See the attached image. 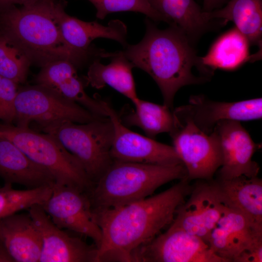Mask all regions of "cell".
Here are the masks:
<instances>
[{
	"label": "cell",
	"instance_id": "cell-2",
	"mask_svg": "<svg viewBox=\"0 0 262 262\" xmlns=\"http://www.w3.org/2000/svg\"><path fill=\"white\" fill-rule=\"evenodd\" d=\"M149 18L145 20L146 33L135 45L123 50L127 58L148 74L159 86L164 104L171 110L177 91L187 85L206 82L213 71L204 66L194 44L175 25L161 30Z\"/></svg>",
	"mask_w": 262,
	"mask_h": 262
},
{
	"label": "cell",
	"instance_id": "cell-16",
	"mask_svg": "<svg viewBox=\"0 0 262 262\" xmlns=\"http://www.w3.org/2000/svg\"><path fill=\"white\" fill-rule=\"evenodd\" d=\"M261 241L262 231L242 213L225 206L210 234L208 244L225 262H234L241 253Z\"/></svg>",
	"mask_w": 262,
	"mask_h": 262
},
{
	"label": "cell",
	"instance_id": "cell-18",
	"mask_svg": "<svg viewBox=\"0 0 262 262\" xmlns=\"http://www.w3.org/2000/svg\"><path fill=\"white\" fill-rule=\"evenodd\" d=\"M220 202L227 208L244 215L262 231V180L244 176L209 180Z\"/></svg>",
	"mask_w": 262,
	"mask_h": 262
},
{
	"label": "cell",
	"instance_id": "cell-20",
	"mask_svg": "<svg viewBox=\"0 0 262 262\" xmlns=\"http://www.w3.org/2000/svg\"><path fill=\"white\" fill-rule=\"evenodd\" d=\"M0 177L5 183L28 189L52 186L55 180L46 169L32 161L15 144L0 136Z\"/></svg>",
	"mask_w": 262,
	"mask_h": 262
},
{
	"label": "cell",
	"instance_id": "cell-23",
	"mask_svg": "<svg viewBox=\"0 0 262 262\" xmlns=\"http://www.w3.org/2000/svg\"><path fill=\"white\" fill-rule=\"evenodd\" d=\"M223 8L204 12L210 20H221L225 25L233 22L250 45L262 49V0H230Z\"/></svg>",
	"mask_w": 262,
	"mask_h": 262
},
{
	"label": "cell",
	"instance_id": "cell-27",
	"mask_svg": "<svg viewBox=\"0 0 262 262\" xmlns=\"http://www.w3.org/2000/svg\"><path fill=\"white\" fill-rule=\"evenodd\" d=\"M31 62L18 48L0 33V75L19 84L26 79Z\"/></svg>",
	"mask_w": 262,
	"mask_h": 262
},
{
	"label": "cell",
	"instance_id": "cell-17",
	"mask_svg": "<svg viewBox=\"0 0 262 262\" xmlns=\"http://www.w3.org/2000/svg\"><path fill=\"white\" fill-rule=\"evenodd\" d=\"M55 13L64 40L68 46L78 52L102 54L104 49L90 46L92 41L97 38L114 40L124 48L128 45L126 41L127 26L118 19L110 21L107 26L95 21H82L67 14L60 2L56 3Z\"/></svg>",
	"mask_w": 262,
	"mask_h": 262
},
{
	"label": "cell",
	"instance_id": "cell-26",
	"mask_svg": "<svg viewBox=\"0 0 262 262\" xmlns=\"http://www.w3.org/2000/svg\"><path fill=\"white\" fill-rule=\"evenodd\" d=\"M11 184L5 183L0 188V219L35 205H42L47 198L43 187L26 190L12 188Z\"/></svg>",
	"mask_w": 262,
	"mask_h": 262
},
{
	"label": "cell",
	"instance_id": "cell-4",
	"mask_svg": "<svg viewBox=\"0 0 262 262\" xmlns=\"http://www.w3.org/2000/svg\"><path fill=\"white\" fill-rule=\"evenodd\" d=\"M186 177L183 164L164 166L113 161L87 194L92 208H115L144 199L161 186Z\"/></svg>",
	"mask_w": 262,
	"mask_h": 262
},
{
	"label": "cell",
	"instance_id": "cell-31",
	"mask_svg": "<svg viewBox=\"0 0 262 262\" xmlns=\"http://www.w3.org/2000/svg\"><path fill=\"white\" fill-rule=\"evenodd\" d=\"M203 5L202 10L203 12H210L221 8L228 0H203Z\"/></svg>",
	"mask_w": 262,
	"mask_h": 262
},
{
	"label": "cell",
	"instance_id": "cell-15",
	"mask_svg": "<svg viewBox=\"0 0 262 262\" xmlns=\"http://www.w3.org/2000/svg\"><path fill=\"white\" fill-rule=\"evenodd\" d=\"M202 180L193 186L189 198L178 207L171 224L208 244L210 234L225 206L217 198L209 180Z\"/></svg>",
	"mask_w": 262,
	"mask_h": 262
},
{
	"label": "cell",
	"instance_id": "cell-29",
	"mask_svg": "<svg viewBox=\"0 0 262 262\" xmlns=\"http://www.w3.org/2000/svg\"><path fill=\"white\" fill-rule=\"evenodd\" d=\"M18 83L0 75V119L6 124L15 120V100Z\"/></svg>",
	"mask_w": 262,
	"mask_h": 262
},
{
	"label": "cell",
	"instance_id": "cell-5",
	"mask_svg": "<svg viewBox=\"0 0 262 262\" xmlns=\"http://www.w3.org/2000/svg\"><path fill=\"white\" fill-rule=\"evenodd\" d=\"M40 128L56 138L79 161L93 185L113 161L110 150L114 129L109 117L80 124L58 121Z\"/></svg>",
	"mask_w": 262,
	"mask_h": 262
},
{
	"label": "cell",
	"instance_id": "cell-14",
	"mask_svg": "<svg viewBox=\"0 0 262 262\" xmlns=\"http://www.w3.org/2000/svg\"><path fill=\"white\" fill-rule=\"evenodd\" d=\"M173 113L192 121L206 133L224 120L237 121L261 119L262 99L255 98L227 102L210 100L202 95L191 96L187 105L175 109Z\"/></svg>",
	"mask_w": 262,
	"mask_h": 262
},
{
	"label": "cell",
	"instance_id": "cell-19",
	"mask_svg": "<svg viewBox=\"0 0 262 262\" xmlns=\"http://www.w3.org/2000/svg\"><path fill=\"white\" fill-rule=\"evenodd\" d=\"M0 241L15 262H39L42 240L29 213H16L0 219Z\"/></svg>",
	"mask_w": 262,
	"mask_h": 262
},
{
	"label": "cell",
	"instance_id": "cell-11",
	"mask_svg": "<svg viewBox=\"0 0 262 262\" xmlns=\"http://www.w3.org/2000/svg\"><path fill=\"white\" fill-rule=\"evenodd\" d=\"M105 108L114 129L110 150L113 161L164 166L182 164L173 146L130 130L121 122L118 114L107 101Z\"/></svg>",
	"mask_w": 262,
	"mask_h": 262
},
{
	"label": "cell",
	"instance_id": "cell-32",
	"mask_svg": "<svg viewBox=\"0 0 262 262\" xmlns=\"http://www.w3.org/2000/svg\"><path fill=\"white\" fill-rule=\"evenodd\" d=\"M39 0H0V8L15 5V4L25 5Z\"/></svg>",
	"mask_w": 262,
	"mask_h": 262
},
{
	"label": "cell",
	"instance_id": "cell-8",
	"mask_svg": "<svg viewBox=\"0 0 262 262\" xmlns=\"http://www.w3.org/2000/svg\"><path fill=\"white\" fill-rule=\"evenodd\" d=\"M173 114L174 127L169 133L173 147L186 170L188 180H213L222 164L216 132L213 131L206 133L190 120Z\"/></svg>",
	"mask_w": 262,
	"mask_h": 262
},
{
	"label": "cell",
	"instance_id": "cell-10",
	"mask_svg": "<svg viewBox=\"0 0 262 262\" xmlns=\"http://www.w3.org/2000/svg\"><path fill=\"white\" fill-rule=\"evenodd\" d=\"M53 223L91 238L98 248L102 240L87 193L77 188L54 183L52 193L42 206Z\"/></svg>",
	"mask_w": 262,
	"mask_h": 262
},
{
	"label": "cell",
	"instance_id": "cell-7",
	"mask_svg": "<svg viewBox=\"0 0 262 262\" xmlns=\"http://www.w3.org/2000/svg\"><path fill=\"white\" fill-rule=\"evenodd\" d=\"M16 126L29 127L33 121L39 127L63 120L86 123L102 118L55 90L36 84L18 89L15 100Z\"/></svg>",
	"mask_w": 262,
	"mask_h": 262
},
{
	"label": "cell",
	"instance_id": "cell-1",
	"mask_svg": "<svg viewBox=\"0 0 262 262\" xmlns=\"http://www.w3.org/2000/svg\"><path fill=\"white\" fill-rule=\"evenodd\" d=\"M187 177L156 195L123 206L92 209L101 232L97 262H131L132 251L173 222L193 186Z\"/></svg>",
	"mask_w": 262,
	"mask_h": 262
},
{
	"label": "cell",
	"instance_id": "cell-25",
	"mask_svg": "<svg viewBox=\"0 0 262 262\" xmlns=\"http://www.w3.org/2000/svg\"><path fill=\"white\" fill-rule=\"evenodd\" d=\"M249 43L235 27L221 35L213 43L208 53L200 57L202 64L213 71L219 68L236 69L252 60L249 55Z\"/></svg>",
	"mask_w": 262,
	"mask_h": 262
},
{
	"label": "cell",
	"instance_id": "cell-22",
	"mask_svg": "<svg viewBox=\"0 0 262 262\" xmlns=\"http://www.w3.org/2000/svg\"><path fill=\"white\" fill-rule=\"evenodd\" d=\"M110 58L106 65L98 59L90 64L84 77L86 83L98 89L108 85L132 102L138 98L132 73L134 66L123 51L112 52Z\"/></svg>",
	"mask_w": 262,
	"mask_h": 262
},
{
	"label": "cell",
	"instance_id": "cell-12",
	"mask_svg": "<svg viewBox=\"0 0 262 262\" xmlns=\"http://www.w3.org/2000/svg\"><path fill=\"white\" fill-rule=\"evenodd\" d=\"M214 131L218 137L222 155L218 178L229 179L241 176L257 177L260 166L252 160L260 147L252 139L240 122L224 120L218 122Z\"/></svg>",
	"mask_w": 262,
	"mask_h": 262
},
{
	"label": "cell",
	"instance_id": "cell-24",
	"mask_svg": "<svg viewBox=\"0 0 262 262\" xmlns=\"http://www.w3.org/2000/svg\"><path fill=\"white\" fill-rule=\"evenodd\" d=\"M134 109L124 107L118 114L123 125L141 129L147 137L154 139L158 134L169 133L173 129V112L166 105H160L137 98L132 102Z\"/></svg>",
	"mask_w": 262,
	"mask_h": 262
},
{
	"label": "cell",
	"instance_id": "cell-28",
	"mask_svg": "<svg viewBox=\"0 0 262 262\" xmlns=\"http://www.w3.org/2000/svg\"><path fill=\"white\" fill-rule=\"evenodd\" d=\"M97 10L96 16L103 19L109 14L131 11L144 14L154 21H164L165 18L150 5L148 0H88Z\"/></svg>",
	"mask_w": 262,
	"mask_h": 262
},
{
	"label": "cell",
	"instance_id": "cell-30",
	"mask_svg": "<svg viewBox=\"0 0 262 262\" xmlns=\"http://www.w3.org/2000/svg\"><path fill=\"white\" fill-rule=\"evenodd\" d=\"M262 241L259 242L250 248L243 251L234 262H262Z\"/></svg>",
	"mask_w": 262,
	"mask_h": 262
},
{
	"label": "cell",
	"instance_id": "cell-13",
	"mask_svg": "<svg viewBox=\"0 0 262 262\" xmlns=\"http://www.w3.org/2000/svg\"><path fill=\"white\" fill-rule=\"evenodd\" d=\"M42 240L39 262H97L98 248L56 226L42 205L28 209Z\"/></svg>",
	"mask_w": 262,
	"mask_h": 262
},
{
	"label": "cell",
	"instance_id": "cell-6",
	"mask_svg": "<svg viewBox=\"0 0 262 262\" xmlns=\"http://www.w3.org/2000/svg\"><path fill=\"white\" fill-rule=\"evenodd\" d=\"M0 136L11 141L32 161L49 171L55 183L85 192L93 186L79 161L53 136L6 123L0 125Z\"/></svg>",
	"mask_w": 262,
	"mask_h": 262
},
{
	"label": "cell",
	"instance_id": "cell-33",
	"mask_svg": "<svg viewBox=\"0 0 262 262\" xmlns=\"http://www.w3.org/2000/svg\"><path fill=\"white\" fill-rule=\"evenodd\" d=\"M15 262L8 249L0 241V262Z\"/></svg>",
	"mask_w": 262,
	"mask_h": 262
},
{
	"label": "cell",
	"instance_id": "cell-21",
	"mask_svg": "<svg viewBox=\"0 0 262 262\" xmlns=\"http://www.w3.org/2000/svg\"><path fill=\"white\" fill-rule=\"evenodd\" d=\"M166 23L181 29L194 44L204 33L225 25L221 20H210L194 0H148Z\"/></svg>",
	"mask_w": 262,
	"mask_h": 262
},
{
	"label": "cell",
	"instance_id": "cell-9",
	"mask_svg": "<svg viewBox=\"0 0 262 262\" xmlns=\"http://www.w3.org/2000/svg\"><path fill=\"white\" fill-rule=\"evenodd\" d=\"M135 262H225L200 238L171 224L131 254Z\"/></svg>",
	"mask_w": 262,
	"mask_h": 262
},
{
	"label": "cell",
	"instance_id": "cell-3",
	"mask_svg": "<svg viewBox=\"0 0 262 262\" xmlns=\"http://www.w3.org/2000/svg\"><path fill=\"white\" fill-rule=\"evenodd\" d=\"M56 1L39 0L0 8V33L18 48L31 63L41 67L66 60L77 68L95 55L78 52L64 40L55 13Z\"/></svg>",
	"mask_w": 262,
	"mask_h": 262
}]
</instances>
